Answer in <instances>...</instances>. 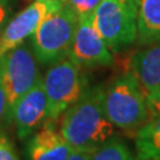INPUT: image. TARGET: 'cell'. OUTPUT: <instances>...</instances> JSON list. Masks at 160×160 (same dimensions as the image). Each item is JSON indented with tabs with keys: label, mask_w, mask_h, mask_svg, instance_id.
Here are the masks:
<instances>
[{
	"label": "cell",
	"mask_w": 160,
	"mask_h": 160,
	"mask_svg": "<svg viewBox=\"0 0 160 160\" xmlns=\"http://www.w3.org/2000/svg\"><path fill=\"white\" fill-rule=\"evenodd\" d=\"M59 131L72 149L94 152L114 137V125L104 112L102 86L88 87L63 114Z\"/></svg>",
	"instance_id": "6da1fadb"
},
{
	"label": "cell",
	"mask_w": 160,
	"mask_h": 160,
	"mask_svg": "<svg viewBox=\"0 0 160 160\" xmlns=\"http://www.w3.org/2000/svg\"><path fill=\"white\" fill-rule=\"evenodd\" d=\"M104 112L114 127L127 133H137L149 120L147 96L131 70L104 90Z\"/></svg>",
	"instance_id": "7a4b0ae2"
},
{
	"label": "cell",
	"mask_w": 160,
	"mask_h": 160,
	"mask_svg": "<svg viewBox=\"0 0 160 160\" xmlns=\"http://www.w3.org/2000/svg\"><path fill=\"white\" fill-rule=\"evenodd\" d=\"M77 22L76 13L67 4L46 14L29 38L38 63L51 65L70 56Z\"/></svg>",
	"instance_id": "3957f363"
},
{
	"label": "cell",
	"mask_w": 160,
	"mask_h": 160,
	"mask_svg": "<svg viewBox=\"0 0 160 160\" xmlns=\"http://www.w3.org/2000/svg\"><path fill=\"white\" fill-rule=\"evenodd\" d=\"M48 101V120L57 121L88 88V81L81 65L65 57L50 65L43 77Z\"/></svg>",
	"instance_id": "277c9868"
},
{
	"label": "cell",
	"mask_w": 160,
	"mask_h": 160,
	"mask_svg": "<svg viewBox=\"0 0 160 160\" xmlns=\"http://www.w3.org/2000/svg\"><path fill=\"white\" fill-rule=\"evenodd\" d=\"M138 0H101L94 11V25L113 52L137 39Z\"/></svg>",
	"instance_id": "5b68a950"
},
{
	"label": "cell",
	"mask_w": 160,
	"mask_h": 160,
	"mask_svg": "<svg viewBox=\"0 0 160 160\" xmlns=\"http://www.w3.org/2000/svg\"><path fill=\"white\" fill-rule=\"evenodd\" d=\"M40 77L29 39L0 57V83L7 100V119L14 103L29 92Z\"/></svg>",
	"instance_id": "8992f818"
},
{
	"label": "cell",
	"mask_w": 160,
	"mask_h": 160,
	"mask_svg": "<svg viewBox=\"0 0 160 160\" xmlns=\"http://www.w3.org/2000/svg\"><path fill=\"white\" fill-rule=\"evenodd\" d=\"M70 57L81 67H112L114 57L94 25V13L77 22Z\"/></svg>",
	"instance_id": "52a82bcc"
},
{
	"label": "cell",
	"mask_w": 160,
	"mask_h": 160,
	"mask_svg": "<svg viewBox=\"0 0 160 160\" xmlns=\"http://www.w3.org/2000/svg\"><path fill=\"white\" fill-rule=\"evenodd\" d=\"M63 5L61 0H34L18 13L0 32V57L29 39L46 14Z\"/></svg>",
	"instance_id": "ba28073f"
},
{
	"label": "cell",
	"mask_w": 160,
	"mask_h": 160,
	"mask_svg": "<svg viewBox=\"0 0 160 160\" xmlns=\"http://www.w3.org/2000/svg\"><path fill=\"white\" fill-rule=\"evenodd\" d=\"M8 119L13 121L20 140L30 138L44 125L48 120V101L43 77L14 103Z\"/></svg>",
	"instance_id": "9c48e42d"
},
{
	"label": "cell",
	"mask_w": 160,
	"mask_h": 160,
	"mask_svg": "<svg viewBox=\"0 0 160 160\" xmlns=\"http://www.w3.org/2000/svg\"><path fill=\"white\" fill-rule=\"evenodd\" d=\"M71 146L56 127V121L46 120L44 125L30 137L26 145L29 160H68Z\"/></svg>",
	"instance_id": "30bf717a"
},
{
	"label": "cell",
	"mask_w": 160,
	"mask_h": 160,
	"mask_svg": "<svg viewBox=\"0 0 160 160\" xmlns=\"http://www.w3.org/2000/svg\"><path fill=\"white\" fill-rule=\"evenodd\" d=\"M129 70L135 75L146 96L160 89V43L132 55Z\"/></svg>",
	"instance_id": "8fae6325"
},
{
	"label": "cell",
	"mask_w": 160,
	"mask_h": 160,
	"mask_svg": "<svg viewBox=\"0 0 160 160\" xmlns=\"http://www.w3.org/2000/svg\"><path fill=\"white\" fill-rule=\"evenodd\" d=\"M137 28L139 44H159L160 0H138Z\"/></svg>",
	"instance_id": "7c38bea8"
},
{
	"label": "cell",
	"mask_w": 160,
	"mask_h": 160,
	"mask_svg": "<svg viewBox=\"0 0 160 160\" xmlns=\"http://www.w3.org/2000/svg\"><path fill=\"white\" fill-rule=\"evenodd\" d=\"M135 149L137 160L160 157V113L151 115L149 120L135 133Z\"/></svg>",
	"instance_id": "4fadbf2b"
},
{
	"label": "cell",
	"mask_w": 160,
	"mask_h": 160,
	"mask_svg": "<svg viewBox=\"0 0 160 160\" xmlns=\"http://www.w3.org/2000/svg\"><path fill=\"white\" fill-rule=\"evenodd\" d=\"M90 160H137L135 154L122 139L118 137L110 138L92 152Z\"/></svg>",
	"instance_id": "5bb4252c"
},
{
	"label": "cell",
	"mask_w": 160,
	"mask_h": 160,
	"mask_svg": "<svg viewBox=\"0 0 160 160\" xmlns=\"http://www.w3.org/2000/svg\"><path fill=\"white\" fill-rule=\"evenodd\" d=\"M100 2L101 0H65V4L70 6L76 13L77 19L92 14Z\"/></svg>",
	"instance_id": "9a60e30c"
},
{
	"label": "cell",
	"mask_w": 160,
	"mask_h": 160,
	"mask_svg": "<svg viewBox=\"0 0 160 160\" xmlns=\"http://www.w3.org/2000/svg\"><path fill=\"white\" fill-rule=\"evenodd\" d=\"M0 160H19L17 151L11 139L4 131L0 129Z\"/></svg>",
	"instance_id": "2e32d148"
},
{
	"label": "cell",
	"mask_w": 160,
	"mask_h": 160,
	"mask_svg": "<svg viewBox=\"0 0 160 160\" xmlns=\"http://www.w3.org/2000/svg\"><path fill=\"white\" fill-rule=\"evenodd\" d=\"M16 0H0V30L5 26L14 11Z\"/></svg>",
	"instance_id": "e0dca14e"
},
{
	"label": "cell",
	"mask_w": 160,
	"mask_h": 160,
	"mask_svg": "<svg viewBox=\"0 0 160 160\" xmlns=\"http://www.w3.org/2000/svg\"><path fill=\"white\" fill-rule=\"evenodd\" d=\"M147 102H148L151 115L160 113V89L147 95Z\"/></svg>",
	"instance_id": "ac0fdd59"
},
{
	"label": "cell",
	"mask_w": 160,
	"mask_h": 160,
	"mask_svg": "<svg viewBox=\"0 0 160 160\" xmlns=\"http://www.w3.org/2000/svg\"><path fill=\"white\" fill-rule=\"evenodd\" d=\"M7 113V100H6V94L4 88L0 83V121L4 119Z\"/></svg>",
	"instance_id": "d6986e66"
},
{
	"label": "cell",
	"mask_w": 160,
	"mask_h": 160,
	"mask_svg": "<svg viewBox=\"0 0 160 160\" xmlns=\"http://www.w3.org/2000/svg\"><path fill=\"white\" fill-rule=\"evenodd\" d=\"M90 155H92L90 152L80 151V149H72V152H71L68 160H90Z\"/></svg>",
	"instance_id": "ffe728a7"
},
{
	"label": "cell",
	"mask_w": 160,
	"mask_h": 160,
	"mask_svg": "<svg viewBox=\"0 0 160 160\" xmlns=\"http://www.w3.org/2000/svg\"><path fill=\"white\" fill-rule=\"evenodd\" d=\"M148 160H160V157H158V158H153V159H148Z\"/></svg>",
	"instance_id": "44dd1931"
}]
</instances>
